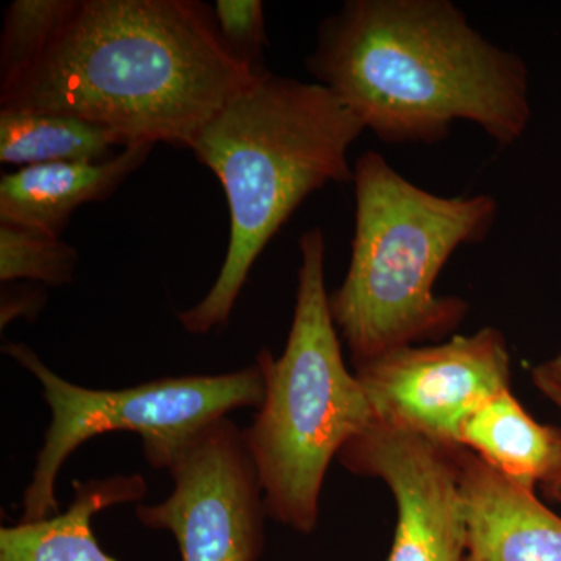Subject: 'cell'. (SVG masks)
I'll use <instances>...</instances> for the list:
<instances>
[{
    "label": "cell",
    "mask_w": 561,
    "mask_h": 561,
    "mask_svg": "<svg viewBox=\"0 0 561 561\" xmlns=\"http://www.w3.org/2000/svg\"><path fill=\"white\" fill-rule=\"evenodd\" d=\"M213 11L228 49L247 65L264 70L262 58L268 36L261 0H217Z\"/></svg>",
    "instance_id": "e0dca14e"
},
{
    "label": "cell",
    "mask_w": 561,
    "mask_h": 561,
    "mask_svg": "<svg viewBox=\"0 0 561 561\" xmlns=\"http://www.w3.org/2000/svg\"><path fill=\"white\" fill-rule=\"evenodd\" d=\"M306 68L393 146H434L465 121L511 147L531 119L526 62L449 0H346L320 22Z\"/></svg>",
    "instance_id": "7a4b0ae2"
},
{
    "label": "cell",
    "mask_w": 561,
    "mask_h": 561,
    "mask_svg": "<svg viewBox=\"0 0 561 561\" xmlns=\"http://www.w3.org/2000/svg\"><path fill=\"white\" fill-rule=\"evenodd\" d=\"M298 247L301 264L289 337L279 357L268 350L257 354L264 401L242 437L260 476L267 516L311 534L332 459L370 426L375 413L356 373L343 362L324 283V232H302Z\"/></svg>",
    "instance_id": "5b68a950"
},
{
    "label": "cell",
    "mask_w": 561,
    "mask_h": 561,
    "mask_svg": "<svg viewBox=\"0 0 561 561\" xmlns=\"http://www.w3.org/2000/svg\"><path fill=\"white\" fill-rule=\"evenodd\" d=\"M76 5L77 0H14L7 7L0 36V88L38 62Z\"/></svg>",
    "instance_id": "9a60e30c"
},
{
    "label": "cell",
    "mask_w": 561,
    "mask_h": 561,
    "mask_svg": "<svg viewBox=\"0 0 561 561\" xmlns=\"http://www.w3.org/2000/svg\"><path fill=\"white\" fill-rule=\"evenodd\" d=\"M364 131L317 81L267 70L198 133L191 151L224 187L230 241L208 294L179 313L184 330L227 327L254 262L291 214L327 184L353 183L348 153Z\"/></svg>",
    "instance_id": "3957f363"
},
{
    "label": "cell",
    "mask_w": 561,
    "mask_h": 561,
    "mask_svg": "<svg viewBox=\"0 0 561 561\" xmlns=\"http://www.w3.org/2000/svg\"><path fill=\"white\" fill-rule=\"evenodd\" d=\"M125 149L113 131L76 116L0 108V161L28 165L101 162Z\"/></svg>",
    "instance_id": "5bb4252c"
},
{
    "label": "cell",
    "mask_w": 561,
    "mask_h": 561,
    "mask_svg": "<svg viewBox=\"0 0 561 561\" xmlns=\"http://www.w3.org/2000/svg\"><path fill=\"white\" fill-rule=\"evenodd\" d=\"M20 306L21 316L31 317V312L33 313L35 309L38 311L41 306H43V298L27 291V294L24 295V300L20 301L16 295H10L9 300L2 301V328L16 317L18 311H20ZM33 316H35V313H33Z\"/></svg>",
    "instance_id": "d6986e66"
},
{
    "label": "cell",
    "mask_w": 561,
    "mask_h": 561,
    "mask_svg": "<svg viewBox=\"0 0 561 561\" xmlns=\"http://www.w3.org/2000/svg\"><path fill=\"white\" fill-rule=\"evenodd\" d=\"M376 421L459 445L472 412L511 389L504 334L482 328L432 345L402 346L354 365Z\"/></svg>",
    "instance_id": "52a82bcc"
},
{
    "label": "cell",
    "mask_w": 561,
    "mask_h": 561,
    "mask_svg": "<svg viewBox=\"0 0 561 561\" xmlns=\"http://www.w3.org/2000/svg\"><path fill=\"white\" fill-rule=\"evenodd\" d=\"M153 149L151 144H135L106 161L51 162L3 173L0 225L61 238L80 206L110 198Z\"/></svg>",
    "instance_id": "8fae6325"
},
{
    "label": "cell",
    "mask_w": 561,
    "mask_h": 561,
    "mask_svg": "<svg viewBox=\"0 0 561 561\" xmlns=\"http://www.w3.org/2000/svg\"><path fill=\"white\" fill-rule=\"evenodd\" d=\"M531 382L561 413V354L531 370Z\"/></svg>",
    "instance_id": "ac0fdd59"
},
{
    "label": "cell",
    "mask_w": 561,
    "mask_h": 561,
    "mask_svg": "<svg viewBox=\"0 0 561 561\" xmlns=\"http://www.w3.org/2000/svg\"><path fill=\"white\" fill-rule=\"evenodd\" d=\"M542 491L551 497L552 501L559 502L561 504V476L556 481L548 483V485L542 486Z\"/></svg>",
    "instance_id": "ffe728a7"
},
{
    "label": "cell",
    "mask_w": 561,
    "mask_h": 561,
    "mask_svg": "<svg viewBox=\"0 0 561 561\" xmlns=\"http://www.w3.org/2000/svg\"><path fill=\"white\" fill-rule=\"evenodd\" d=\"M457 445L373 421L339 454L346 470L381 479L397 502L387 561H463L467 515Z\"/></svg>",
    "instance_id": "9c48e42d"
},
{
    "label": "cell",
    "mask_w": 561,
    "mask_h": 561,
    "mask_svg": "<svg viewBox=\"0 0 561 561\" xmlns=\"http://www.w3.org/2000/svg\"><path fill=\"white\" fill-rule=\"evenodd\" d=\"M79 253L61 238L0 225V280H33L46 286L72 283Z\"/></svg>",
    "instance_id": "2e32d148"
},
{
    "label": "cell",
    "mask_w": 561,
    "mask_h": 561,
    "mask_svg": "<svg viewBox=\"0 0 561 561\" xmlns=\"http://www.w3.org/2000/svg\"><path fill=\"white\" fill-rule=\"evenodd\" d=\"M3 353L35 376L51 420L22 497L21 523L60 513L57 481L79 446L111 432H133L154 470L171 471L203 431L228 413L260 409L264 375L254 364L224 375L180 376L122 390H95L66 381L25 343L9 342Z\"/></svg>",
    "instance_id": "8992f818"
},
{
    "label": "cell",
    "mask_w": 561,
    "mask_h": 561,
    "mask_svg": "<svg viewBox=\"0 0 561 561\" xmlns=\"http://www.w3.org/2000/svg\"><path fill=\"white\" fill-rule=\"evenodd\" d=\"M467 552L463 561H561V518L460 446Z\"/></svg>",
    "instance_id": "30bf717a"
},
{
    "label": "cell",
    "mask_w": 561,
    "mask_h": 561,
    "mask_svg": "<svg viewBox=\"0 0 561 561\" xmlns=\"http://www.w3.org/2000/svg\"><path fill=\"white\" fill-rule=\"evenodd\" d=\"M354 234L345 279L330 295L332 320L353 365L402 346L443 342L470 305L435 283L454 253L489 238V194L442 197L404 179L375 150L354 164Z\"/></svg>",
    "instance_id": "277c9868"
},
{
    "label": "cell",
    "mask_w": 561,
    "mask_h": 561,
    "mask_svg": "<svg viewBox=\"0 0 561 561\" xmlns=\"http://www.w3.org/2000/svg\"><path fill=\"white\" fill-rule=\"evenodd\" d=\"M267 70L236 57L213 7L197 0H77L38 62L0 88V108L76 116L124 147L191 150Z\"/></svg>",
    "instance_id": "6da1fadb"
},
{
    "label": "cell",
    "mask_w": 561,
    "mask_h": 561,
    "mask_svg": "<svg viewBox=\"0 0 561 561\" xmlns=\"http://www.w3.org/2000/svg\"><path fill=\"white\" fill-rule=\"evenodd\" d=\"M459 445L524 489H542L561 476L560 427L538 423L511 389L468 416Z\"/></svg>",
    "instance_id": "7c38bea8"
},
{
    "label": "cell",
    "mask_w": 561,
    "mask_h": 561,
    "mask_svg": "<svg viewBox=\"0 0 561 561\" xmlns=\"http://www.w3.org/2000/svg\"><path fill=\"white\" fill-rule=\"evenodd\" d=\"M173 491L138 505L146 527L171 531L183 561H260L264 549V491L228 416L210 424L171 468Z\"/></svg>",
    "instance_id": "ba28073f"
},
{
    "label": "cell",
    "mask_w": 561,
    "mask_h": 561,
    "mask_svg": "<svg viewBox=\"0 0 561 561\" xmlns=\"http://www.w3.org/2000/svg\"><path fill=\"white\" fill-rule=\"evenodd\" d=\"M73 500L66 512L43 522L0 529V561H119L95 540L92 519L114 505L142 500L146 479L139 474L111 476L73 482Z\"/></svg>",
    "instance_id": "4fadbf2b"
}]
</instances>
